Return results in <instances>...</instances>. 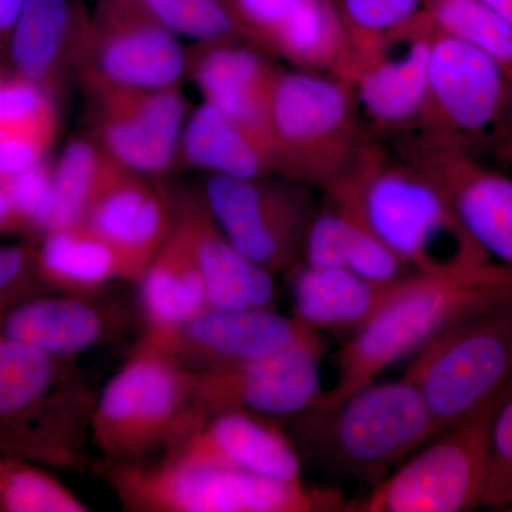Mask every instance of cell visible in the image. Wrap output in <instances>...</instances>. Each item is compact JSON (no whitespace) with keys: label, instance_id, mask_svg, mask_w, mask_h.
<instances>
[{"label":"cell","instance_id":"5bb4252c","mask_svg":"<svg viewBox=\"0 0 512 512\" xmlns=\"http://www.w3.org/2000/svg\"><path fill=\"white\" fill-rule=\"evenodd\" d=\"M86 133L121 167L164 178L178 164L191 106L181 86L79 87Z\"/></svg>","mask_w":512,"mask_h":512},{"label":"cell","instance_id":"83f0119b","mask_svg":"<svg viewBox=\"0 0 512 512\" xmlns=\"http://www.w3.org/2000/svg\"><path fill=\"white\" fill-rule=\"evenodd\" d=\"M136 282L143 326L175 325L210 306L198 266L175 228Z\"/></svg>","mask_w":512,"mask_h":512},{"label":"cell","instance_id":"7402d4cb","mask_svg":"<svg viewBox=\"0 0 512 512\" xmlns=\"http://www.w3.org/2000/svg\"><path fill=\"white\" fill-rule=\"evenodd\" d=\"M244 39L299 69L328 67L345 40L332 0H221Z\"/></svg>","mask_w":512,"mask_h":512},{"label":"cell","instance_id":"30bf717a","mask_svg":"<svg viewBox=\"0 0 512 512\" xmlns=\"http://www.w3.org/2000/svg\"><path fill=\"white\" fill-rule=\"evenodd\" d=\"M306 187L282 175H205L198 190L235 248L274 275L291 268L302 254L316 214Z\"/></svg>","mask_w":512,"mask_h":512},{"label":"cell","instance_id":"484cf974","mask_svg":"<svg viewBox=\"0 0 512 512\" xmlns=\"http://www.w3.org/2000/svg\"><path fill=\"white\" fill-rule=\"evenodd\" d=\"M36 258L47 291L103 295L121 279L116 252L83 222L45 232L36 241Z\"/></svg>","mask_w":512,"mask_h":512},{"label":"cell","instance_id":"7a4b0ae2","mask_svg":"<svg viewBox=\"0 0 512 512\" xmlns=\"http://www.w3.org/2000/svg\"><path fill=\"white\" fill-rule=\"evenodd\" d=\"M510 293L512 268L493 261L454 274L407 276L339 350L338 377L312 407L343 402L451 323Z\"/></svg>","mask_w":512,"mask_h":512},{"label":"cell","instance_id":"52a82bcc","mask_svg":"<svg viewBox=\"0 0 512 512\" xmlns=\"http://www.w3.org/2000/svg\"><path fill=\"white\" fill-rule=\"evenodd\" d=\"M366 140L348 84L312 70L281 69L269 104L276 175L325 191Z\"/></svg>","mask_w":512,"mask_h":512},{"label":"cell","instance_id":"f1b7e54d","mask_svg":"<svg viewBox=\"0 0 512 512\" xmlns=\"http://www.w3.org/2000/svg\"><path fill=\"white\" fill-rule=\"evenodd\" d=\"M123 168L86 131L70 138L53 161V201L46 232L82 222L93 201Z\"/></svg>","mask_w":512,"mask_h":512},{"label":"cell","instance_id":"ffe728a7","mask_svg":"<svg viewBox=\"0 0 512 512\" xmlns=\"http://www.w3.org/2000/svg\"><path fill=\"white\" fill-rule=\"evenodd\" d=\"M116 252L121 281L136 282L175 228L173 187L163 178L120 171L83 218Z\"/></svg>","mask_w":512,"mask_h":512},{"label":"cell","instance_id":"8992f818","mask_svg":"<svg viewBox=\"0 0 512 512\" xmlns=\"http://www.w3.org/2000/svg\"><path fill=\"white\" fill-rule=\"evenodd\" d=\"M298 419L316 456L372 485L440 431L419 387L404 376L367 384L336 406L311 407Z\"/></svg>","mask_w":512,"mask_h":512},{"label":"cell","instance_id":"e575fe53","mask_svg":"<svg viewBox=\"0 0 512 512\" xmlns=\"http://www.w3.org/2000/svg\"><path fill=\"white\" fill-rule=\"evenodd\" d=\"M8 185L18 212L22 235L36 242L46 232L53 201V163L47 158L13 177L2 178Z\"/></svg>","mask_w":512,"mask_h":512},{"label":"cell","instance_id":"44dd1931","mask_svg":"<svg viewBox=\"0 0 512 512\" xmlns=\"http://www.w3.org/2000/svg\"><path fill=\"white\" fill-rule=\"evenodd\" d=\"M92 5L87 0H26L6 50V72L57 100L76 84Z\"/></svg>","mask_w":512,"mask_h":512},{"label":"cell","instance_id":"ba28073f","mask_svg":"<svg viewBox=\"0 0 512 512\" xmlns=\"http://www.w3.org/2000/svg\"><path fill=\"white\" fill-rule=\"evenodd\" d=\"M440 430L477 410L512 377V293L434 336L407 367Z\"/></svg>","mask_w":512,"mask_h":512},{"label":"cell","instance_id":"2e32d148","mask_svg":"<svg viewBox=\"0 0 512 512\" xmlns=\"http://www.w3.org/2000/svg\"><path fill=\"white\" fill-rule=\"evenodd\" d=\"M325 350V339L318 333L261 359L192 372L195 396L207 414L245 410L275 420L298 417L323 392L320 359Z\"/></svg>","mask_w":512,"mask_h":512},{"label":"cell","instance_id":"f546056e","mask_svg":"<svg viewBox=\"0 0 512 512\" xmlns=\"http://www.w3.org/2000/svg\"><path fill=\"white\" fill-rule=\"evenodd\" d=\"M424 12L441 32L494 59L512 79V23L483 0H424Z\"/></svg>","mask_w":512,"mask_h":512},{"label":"cell","instance_id":"277c9868","mask_svg":"<svg viewBox=\"0 0 512 512\" xmlns=\"http://www.w3.org/2000/svg\"><path fill=\"white\" fill-rule=\"evenodd\" d=\"M133 512H335L353 503L338 488L285 481L161 456L141 463H96Z\"/></svg>","mask_w":512,"mask_h":512},{"label":"cell","instance_id":"4316f807","mask_svg":"<svg viewBox=\"0 0 512 512\" xmlns=\"http://www.w3.org/2000/svg\"><path fill=\"white\" fill-rule=\"evenodd\" d=\"M177 168L222 177L276 175L264 148L237 123L204 101L191 109L185 123Z\"/></svg>","mask_w":512,"mask_h":512},{"label":"cell","instance_id":"7c38bea8","mask_svg":"<svg viewBox=\"0 0 512 512\" xmlns=\"http://www.w3.org/2000/svg\"><path fill=\"white\" fill-rule=\"evenodd\" d=\"M137 0H93L79 87L161 89L187 80V46Z\"/></svg>","mask_w":512,"mask_h":512},{"label":"cell","instance_id":"d590c367","mask_svg":"<svg viewBox=\"0 0 512 512\" xmlns=\"http://www.w3.org/2000/svg\"><path fill=\"white\" fill-rule=\"evenodd\" d=\"M424 0H343L340 5L348 39L379 35L414 18Z\"/></svg>","mask_w":512,"mask_h":512},{"label":"cell","instance_id":"1f68e13d","mask_svg":"<svg viewBox=\"0 0 512 512\" xmlns=\"http://www.w3.org/2000/svg\"><path fill=\"white\" fill-rule=\"evenodd\" d=\"M59 100L42 87L15 74L0 72V136L40 134L59 130Z\"/></svg>","mask_w":512,"mask_h":512},{"label":"cell","instance_id":"f35d334b","mask_svg":"<svg viewBox=\"0 0 512 512\" xmlns=\"http://www.w3.org/2000/svg\"><path fill=\"white\" fill-rule=\"evenodd\" d=\"M26 0H0V72H6V50Z\"/></svg>","mask_w":512,"mask_h":512},{"label":"cell","instance_id":"60d3db41","mask_svg":"<svg viewBox=\"0 0 512 512\" xmlns=\"http://www.w3.org/2000/svg\"><path fill=\"white\" fill-rule=\"evenodd\" d=\"M512 23V0H483Z\"/></svg>","mask_w":512,"mask_h":512},{"label":"cell","instance_id":"9a60e30c","mask_svg":"<svg viewBox=\"0 0 512 512\" xmlns=\"http://www.w3.org/2000/svg\"><path fill=\"white\" fill-rule=\"evenodd\" d=\"M318 333L272 306H208L175 325L143 326L134 346L160 353L190 372H205L261 359Z\"/></svg>","mask_w":512,"mask_h":512},{"label":"cell","instance_id":"9c48e42d","mask_svg":"<svg viewBox=\"0 0 512 512\" xmlns=\"http://www.w3.org/2000/svg\"><path fill=\"white\" fill-rule=\"evenodd\" d=\"M505 386L473 413L434 434L372 485L363 500H356L353 511L466 512L481 508L491 423Z\"/></svg>","mask_w":512,"mask_h":512},{"label":"cell","instance_id":"ac0fdd59","mask_svg":"<svg viewBox=\"0 0 512 512\" xmlns=\"http://www.w3.org/2000/svg\"><path fill=\"white\" fill-rule=\"evenodd\" d=\"M140 311L120 298L43 291L0 313V338L76 359L127 335Z\"/></svg>","mask_w":512,"mask_h":512},{"label":"cell","instance_id":"ab89813d","mask_svg":"<svg viewBox=\"0 0 512 512\" xmlns=\"http://www.w3.org/2000/svg\"><path fill=\"white\" fill-rule=\"evenodd\" d=\"M6 235H22V225L8 185L0 178V237Z\"/></svg>","mask_w":512,"mask_h":512},{"label":"cell","instance_id":"6da1fadb","mask_svg":"<svg viewBox=\"0 0 512 512\" xmlns=\"http://www.w3.org/2000/svg\"><path fill=\"white\" fill-rule=\"evenodd\" d=\"M325 192L414 272L454 274L491 262L439 185L369 140Z\"/></svg>","mask_w":512,"mask_h":512},{"label":"cell","instance_id":"5b68a950","mask_svg":"<svg viewBox=\"0 0 512 512\" xmlns=\"http://www.w3.org/2000/svg\"><path fill=\"white\" fill-rule=\"evenodd\" d=\"M207 417L190 370L134 346L97 393L92 417L96 463H141L163 456Z\"/></svg>","mask_w":512,"mask_h":512},{"label":"cell","instance_id":"d6986e66","mask_svg":"<svg viewBox=\"0 0 512 512\" xmlns=\"http://www.w3.org/2000/svg\"><path fill=\"white\" fill-rule=\"evenodd\" d=\"M279 72L271 55L241 36L187 46V80L202 101L247 131L269 158V104Z\"/></svg>","mask_w":512,"mask_h":512},{"label":"cell","instance_id":"603a6c76","mask_svg":"<svg viewBox=\"0 0 512 512\" xmlns=\"http://www.w3.org/2000/svg\"><path fill=\"white\" fill-rule=\"evenodd\" d=\"M175 231L218 308H266L275 301L274 275L249 261L224 234L198 188L173 187Z\"/></svg>","mask_w":512,"mask_h":512},{"label":"cell","instance_id":"e0dca14e","mask_svg":"<svg viewBox=\"0 0 512 512\" xmlns=\"http://www.w3.org/2000/svg\"><path fill=\"white\" fill-rule=\"evenodd\" d=\"M397 153L433 183L488 255L512 268V178L487 170L473 154L426 134H404Z\"/></svg>","mask_w":512,"mask_h":512},{"label":"cell","instance_id":"8d00e7d4","mask_svg":"<svg viewBox=\"0 0 512 512\" xmlns=\"http://www.w3.org/2000/svg\"><path fill=\"white\" fill-rule=\"evenodd\" d=\"M43 291L47 289L37 271L36 242L0 245V313Z\"/></svg>","mask_w":512,"mask_h":512},{"label":"cell","instance_id":"cb8c5ba5","mask_svg":"<svg viewBox=\"0 0 512 512\" xmlns=\"http://www.w3.org/2000/svg\"><path fill=\"white\" fill-rule=\"evenodd\" d=\"M163 456L237 468L278 480H302L301 453L291 437L275 419L245 410L208 414L200 426Z\"/></svg>","mask_w":512,"mask_h":512},{"label":"cell","instance_id":"836d02e7","mask_svg":"<svg viewBox=\"0 0 512 512\" xmlns=\"http://www.w3.org/2000/svg\"><path fill=\"white\" fill-rule=\"evenodd\" d=\"M481 508L512 511V377L501 394L491 423L490 456Z\"/></svg>","mask_w":512,"mask_h":512},{"label":"cell","instance_id":"d4e9b609","mask_svg":"<svg viewBox=\"0 0 512 512\" xmlns=\"http://www.w3.org/2000/svg\"><path fill=\"white\" fill-rule=\"evenodd\" d=\"M396 284H376L346 268L305 264L293 275V318L316 332L353 333L379 309Z\"/></svg>","mask_w":512,"mask_h":512},{"label":"cell","instance_id":"3957f363","mask_svg":"<svg viewBox=\"0 0 512 512\" xmlns=\"http://www.w3.org/2000/svg\"><path fill=\"white\" fill-rule=\"evenodd\" d=\"M96 397L76 359L0 338V450L49 470H93Z\"/></svg>","mask_w":512,"mask_h":512},{"label":"cell","instance_id":"4dcf8cb0","mask_svg":"<svg viewBox=\"0 0 512 512\" xmlns=\"http://www.w3.org/2000/svg\"><path fill=\"white\" fill-rule=\"evenodd\" d=\"M49 468L0 450V512H89Z\"/></svg>","mask_w":512,"mask_h":512},{"label":"cell","instance_id":"74e56055","mask_svg":"<svg viewBox=\"0 0 512 512\" xmlns=\"http://www.w3.org/2000/svg\"><path fill=\"white\" fill-rule=\"evenodd\" d=\"M498 160L512 167V79L508 90L507 103H505L503 116L495 128L494 136L490 141Z\"/></svg>","mask_w":512,"mask_h":512},{"label":"cell","instance_id":"4fadbf2b","mask_svg":"<svg viewBox=\"0 0 512 512\" xmlns=\"http://www.w3.org/2000/svg\"><path fill=\"white\" fill-rule=\"evenodd\" d=\"M510 79L490 56L436 28L419 133L471 153L490 144L507 103ZM473 154V153H471Z\"/></svg>","mask_w":512,"mask_h":512},{"label":"cell","instance_id":"8fae6325","mask_svg":"<svg viewBox=\"0 0 512 512\" xmlns=\"http://www.w3.org/2000/svg\"><path fill=\"white\" fill-rule=\"evenodd\" d=\"M433 20L424 10L379 35L348 39L332 76L348 84L359 110L386 130L412 127L427 94Z\"/></svg>","mask_w":512,"mask_h":512},{"label":"cell","instance_id":"d6a6232c","mask_svg":"<svg viewBox=\"0 0 512 512\" xmlns=\"http://www.w3.org/2000/svg\"><path fill=\"white\" fill-rule=\"evenodd\" d=\"M148 13L194 42L241 36L221 0H137ZM242 37V36H241Z\"/></svg>","mask_w":512,"mask_h":512}]
</instances>
